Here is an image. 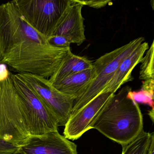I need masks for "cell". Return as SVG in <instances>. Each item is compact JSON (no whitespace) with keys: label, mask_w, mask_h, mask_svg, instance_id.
Returning a JSON list of instances; mask_svg holds the SVG:
<instances>
[{"label":"cell","mask_w":154,"mask_h":154,"mask_svg":"<svg viewBox=\"0 0 154 154\" xmlns=\"http://www.w3.org/2000/svg\"><path fill=\"white\" fill-rule=\"evenodd\" d=\"M71 52L70 48L51 46L26 21L13 1L0 5V63L19 73L48 79Z\"/></svg>","instance_id":"1"},{"label":"cell","mask_w":154,"mask_h":154,"mask_svg":"<svg viewBox=\"0 0 154 154\" xmlns=\"http://www.w3.org/2000/svg\"><path fill=\"white\" fill-rule=\"evenodd\" d=\"M132 91L126 86L113 94L92 123L94 128L122 146L136 138L143 130L139 105L128 97Z\"/></svg>","instance_id":"2"},{"label":"cell","mask_w":154,"mask_h":154,"mask_svg":"<svg viewBox=\"0 0 154 154\" xmlns=\"http://www.w3.org/2000/svg\"><path fill=\"white\" fill-rule=\"evenodd\" d=\"M11 78L30 135L58 131V121L52 111L18 74Z\"/></svg>","instance_id":"3"},{"label":"cell","mask_w":154,"mask_h":154,"mask_svg":"<svg viewBox=\"0 0 154 154\" xmlns=\"http://www.w3.org/2000/svg\"><path fill=\"white\" fill-rule=\"evenodd\" d=\"M11 75L0 80V139L20 147L30 135Z\"/></svg>","instance_id":"4"},{"label":"cell","mask_w":154,"mask_h":154,"mask_svg":"<svg viewBox=\"0 0 154 154\" xmlns=\"http://www.w3.org/2000/svg\"><path fill=\"white\" fill-rule=\"evenodd\" d=\"M143 37L137 38L98 59L93 66L96 77L82 96L74 102L72 114L78 111L104 90L110 81L122 61L135 50L143 42Z\"/></svg>","instance_id":"5"},{"label":"cell","mask_w":154,"mask_h":154,"mask_svg":"<svg viewBox=\"0 0 154 154\" xmlns=\"http://www.w3.org/2000/svg\"><path fill=\"white\" fill-rule=\"evenodd\" d=\"M26 21L46 38L54 33L71 0H12Z\"/></svg>","instance_id":"6"},{"label":"cell","mask_w":154,"mask_h":154,"mask_svg":"<svg viewBox=\"0 0 154 154\" xmlns=\"http://www.w3.org/2000/svg\"><path fill=\"white\" fill-rule=\"evenodd\" d=\"M17 74L52 111L59 126H65L72 114L75 99L58 91L48 79L29 73Z\"/></svg>","instance_id":"7"},{"label":"cell","mask_w":154,"mask_h":154,"mask_svg":"<svg viewBox=\"0 0 154 154\" xmlns=\"http://www.w3.org/2000/svg\"><path fill=\"white\" fill-rule=\"evenodd\" d=\"M113 94L110 92H102L71 115L64 126V136L69 140H77L91 129L93 121Z\"/></svg>","instance_id":"8"},{"label":"cell","mask_w":154,"mask_h":154,"mask_svg":"<svg viewBox=\"0 0 154 154\" xmlns=\"http://www.w3.org/2000/svg\"><path fill=\"white\" fill-rule=\"evenodd\" d=\"M19 150L23 154H78L76 144L58 131L30 136Z\"/></svg>","instance_id":"9"},{"label":"cell","mask_w":154,"mask_h":154,"mask_svg":"<svg viewBox=\"0 0 154 154\" xmlns=\"http://www.w3.org/2000/svg\"><path fill=\"white\" fill-rule=\"evenodd\" d=\"M83 6L77 3L72 4L61 18L52 35L64 36L77 46L82 44L86 39L81 12Z\"/></svg>","instance_id":"10"},{"label":"cell","mask_w":154,"mask_h":154,"mask_svg":"<svg viewBox=\"0 0 154 154\" xmlns=\"http://www.w3.org/2000/svg\"><path fill=\"white\" fill-rule=\"evenodd\" d=\"M148 48V42H143L135 50L125 58L120 63L112 79L102 92H110L115 94L123 84L132 80L131 74L133 69L141 62Z\"/></svg>","instance_id":"11"},{"label":"cell","mask_w":154,"mask_h":154,"mask_svg":"<svg viewBox=\"0 0 154 154\" xmlns=\"http://www.w3.org/2000/svg\"><path fill=\"white\" fill-rule=\"evenodd\" d=\"M96 77V71L93 67L52 84L60 92L76 100L82 96Z\"/></svg>","instance_id":"12"},{"label":"cell","mask_w":154,"mask_h":154,"mask_svg":"<svg viewBox=\"0 0 154 154\" xmlns=\"http://www.w3.org/2000/svg\"><path fill=\"white\" fill-rule=\"evenodd\" d=\"M91 60L85 57L70 53L54 74L49 79L52 83L59 81L73 74L93 68Z\"/></svg>","instance_id":"13"},{"label":"cell","mask_w":154,"mask_h":154,"mask_svg":"<svg viewBox=\"0 0 154 154\" xmlns=\"http://www.w3.org/2000/svg\"><path fill=\"white\" fill-rule=\"evenodd\" d=\"M154 79L145 80L139 91H131L128 93V97L137 104H146L154 109Z\"/></svg>","instance_id":"14"},{"label":"cell","mask_w":154,"mask_h":154,"mask_svg":"<svg viewBox=\"0 0 154 154\" xmlns=\"http://www.w3.org/2000/svg\"><path fill=\"white\" fill-rule=\"evenodd\" d=\"M150 137L151 133L143 130L132 142L122 146V154H146Z\"/></svg>","instance_id":"15"},{"label":"cell","mask_w":154,"mask_h":154,"mask_svg":"<svg viewBox=\"0 0 154 154\" xmlns=\"http://www.w3.org/2000/svg\"><path fill=\"white\" fill-rule=\"evenodd\" d=\"M146 54L141 60L139 79L145 80L154 79V42L146 51Z\"/></svg>","instance_id":"16"},{"label":"cell","mask_w":154,"mask_h":154,"mask_svg":"<svg viewBox=\"0 0 154 154\" xmlns=\"http://www.w3.org/2000/svg\"><path fill=\"white\" fill-rule=\"evenodd\" d=\"M48 42L51 46L58 48H70L71 42L66 37L60 35H52L47 38Z\"/></svg>","instance_id":"17"},{"label":"cell","mask_w":154,"mask_h":154,"mask_svg":"<svg viewBox=\"0 0 154 154\" xmlns=\"http://www.w3.org/2000/svg\"><path fill=\"white\" fill-rule=\"evenodd\" d=\"M20 147L0 139V154H12L19 150Z\"/></svg>","instance_id":"18"},{"label":"cell","mask_w":154,"mask_h":154,"mask_svg":"<svg viewBox=\"0 0 154 154\" xmlns=\"http://www.w3.org/2000/svg\"><path fill=\"white\" fill-rule=\"evenodd\" d=\"M112 1L113 0H92L89 6L96 9H99L105 7Z\"/></svg>","instance_id":"19"},{"label":"cell","mask_w":154,"mask_h":154,"mask_svg":"<svg viewBox=\"0 0 154 154\" xmlns=\"http://www.w3.org/2000/svg\"><path fill=\"white\" fill-rule=\"evenodd\" d=\"M11 72L9 71L6 65L0 63V80L4 79L10 75Z\"/></svg>","instance_id":"20"},{"label":"cell","mask_w":154,"mask_h":154,"mask_svg":"<svg viewBox=\"0 0 154 154\" xmlns=\"http://www.w3.org/2000/svg\"><path fill=\"white\" fill-rule=\"evenodd\" d=\"M146 154H154V134L151 133L150 142L146 149Z\"/></svg>","instance_id":"21"},{"label":"cell","mask_w":154,"mask_h":154,"mask_svg":"<svg viewBox=\"0 0 154 154\" xmlns=\"http://www.w3.org/2000/svg\"><path fill=\"white\" fill-rule=\"evenodd\" d=\"M75 3L80 4L83 5H89V6L92 2V0H71Z\"/></svg>","instance_id":"22"},{"label":"cell","mask_w":154,"mask_h":154,"mask_svg":"<svg viewBox=\"0 0 154 154\" xmlns=\"http://www.w3.org/2000/svg\"><path fill=\"white\" fill-rule=\"evenodd\" d=\"M154 109H151L150 111H149V113H148V115H149V116L151 118L153 123L154 122Z\"/></svg>","instance_id":"23"},{"label":"cell","mask_w":154,"mask_h":154,"mask_svg":"<svg viewBox=\"0 0 154 154\" xmlns=\"http://www.w3.org/2000/svg\"><path fill=\"white\" fill-rule=\"evenodd\" d=\"M12 154H23L21 152H20V150H18V151H17V152H15L14 153H13Z\"/></svg>","instance_id":"24"},{"label":"cell","mask_w":154,"mask_h":154,"mask_svg":"<svg viewBox=\"0 0 154 154\" xmlns=\"http://www.w3.org/2000/svg\"><path fill=\"white\" fill-rule=\"evenodd\" d=\"M151 3L152 4V7L154 9V0H151Z\"/></svg>","instance_id":"25"}]
</instances>
